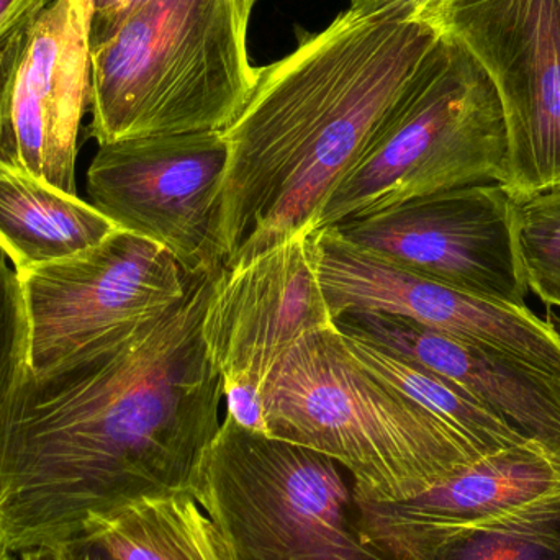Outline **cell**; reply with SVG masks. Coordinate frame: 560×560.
Wrapping results in <instances>:
<instances>
[{
    "mask_svg": "<svg viewBox=\"0 0 560 560\" xmlns=\"http://www.w3.org/2000/svg\"><path fill=\"white\" fill-rule=\"evenodd\" d=\"M312 258L332 319L387 313L516 355L560 377V335L528 306L472 295L407 271L352 245L335 226L310 235Z\"/></svg>",
    "mask_w": 560,
    "mask_h": 560,
    "instance_id": "cell-13",
    "label": "cell"
},
{
    "mask_svg": "<svg viewBox=\"0 0 560 560\" xmlns=\"http://www.w3.org/2000/svg\"><path fill=\"white\" fill-rule=\"evenodd\" d=\"M192 493L229 560H398L362 538L336 460L223 418Z\"/></svg>",
    "mask_w": 560,
    "mask_h": 560,
    "instance_id": "cell-5",
    "label": "cell"
},
{
    "mask_svg": "<svg viewBox=\"0 0 560 560\" xmlns=\"http://www.w3.org/2000/svg\"><path fill=\"white\" fill-rule=\"evenodd\" d=\"M560 492V460L533 444L487 454L400 502L355 499L362 538L404 560L433 536L489 522Z\"/></svg>",
    "mask_w": 560,
    "mask_h": 560,
    "instance_id": "cell-15",
    "label": "cell"
},
{
    "mask_svg": "<svg viewBox=\"0 0 560 560\" xmlns=\"http://www.w3.org/2000/svg\"><path fill=\"white\" fill-rule=\"evenodd\" d=\"M258 0H150L91 51L89 135L125 138L225 131L259 68L248 55Z\"/></svg>",
    "mask_w": 560,
    "mask_h": 560,
    "instance_id": "cell-4",
    "label": "cell"
},
{
    "mask_svg": "<svg viewBox=\"0 0 560 560\" xmlns=\"http://www.w3.org/2000/svg\"><path fill=\"white\" fill-rule=\"evenodd\" d=\"M55 548L58 549L59 555L65 560H117L110 552L105 551L101 545L85 538V536L62 542V545L55 546Z\"/></svg>",
    "mask_w": 560,
    "mask_h": 560,
    "instance_id": "cell-25",
    "label": "cell"
},
{
    "mask_svg": "<svg viewBox=\"0 0 560 560\" xmlns=\"http://www.w3.org/2000/svg\"><path fill=\"white\" fill-rule=\"evenodd\" d=\"M147 2L150 0H82L91 51L104 45Z\"/></svg>",
    "mask_w": 560,
    "mask_h": 560,
    "instance_id": "cell-22",
    "label": "cell"
},
{
    "mask_svg": "<svg viewBox=\"0 0 560 560\" xmlns=\"http://www.w3.org/2000/svg\"><path fill=\"white\" fill-rule=\"evenodd\" d=\"M0 560H20L13 558V552L7 551V549L0 548Z\"/></svg>",
    "mask_w": 560,
    "mask_h": 560,
    "instance_id": "cell-27",
    "label": "cell"
},
{
    "mask_svg": "<svg viewBox=\"0 0 560 560\" xmlns=\"http://www.w3.org/2000/svg\"><path fill=\"white\" fill-rule=\"evenodd\" d=\"M28 348L22 282L0 253V421L28 368Z\"/></svg>",
    "mask_w": 560,
    "mask_h": 560,
    "instance_id": "cell-21",
    "label": "cell"
},
{
    "mask_svg": "<svg viewBox=\"0 0 560 560\" xmlns=\"http://www.w3.org/2000/svg\"><path fill=\"white\" fill-rule=\"evenodd\" d=\"M52 0H0V48L23 25L35 19Z\"/></svg>",
    "mask_w": 560,
    "mask_h": 560,
    "instance_id": "cell-23",
    "label": "cell"
},
{
    "mask_svg": "<svg viewBox=\"0 0 560 560\" xmlns=\"http://www.w3.org/2000/svg\"><path fill=\"white\" fill-rule=\"evenodd\" d=\"M515 240L528 289L560 308V187L515 199Z\"/></svg>",
    "mask_w": 560,
    "mask_h": 560,
    "instance_id": "cell-20",
    "label": "cell"
},
{
    "mask_svg": "<svg viewBox=\"0 0 560 560\" xmlns=\"http://www.w3.org/2000/svg\"><path fill=\"white\" fill-rule=\"evenodd\" d=\"M332 326L306 233L220 269L203 310L202 339L222 378L226 417L268 434L266 381L300 339Z\"/></svg>",
    "mask_w": 560,
    "mask_h": 560,
    "instance_id": "cell-9",
    "label": "cell"
},
{
    "mask_svg": "<svg viewBox=\"0 0 560 560\" xmlns=\"http://www.w3.org/2000/svg\"><path fill=\"white\" fill-rule=\"evenodd\" d=\"M348 10L355 16H374L382 13H397L417 16L430 0H348Z\"/></svg>",
    "mask_w": 560,
    "mask_h": 560,
    "instance_id": "cell-24",
    "label": "cell"
},
{
    "mask_svg": "<svg viewBox=\"0 0 560 560\" xmlns=\"http://www.w3.org/2000/svg\"><path fill=\"white\" fill-rule=\"evenodd\" d=\"M117 230L79 196L0 163V253L16 275L94 248Z\"/></svg>",
    "mask_w": 560,
    "mask_h": 560,
    "instance_id": "cell-16",
    "label": "cell"
},
{
    "mask_svg": "<svg viewBox=\"0 0 560 560\" xmlns=\"http://www.w3.org/2000/svg\"><path fill=\"white\" fill-rule=\"evenodd\" d=\"M19 276L32 371L112 332L156 322L186 296L190 282L163 246L121 229L94 248Z\"/></svg>",
    "mask_w": 560,
    "mask_h": 560,
    "instance_id": "cell-10",
    "label": "cell"
},
{
    "mask_svg": "<svg viewBox=\"0 0 560 560\" xmlns=\"http://www.w3.org/2000/svg\"><path fill=\"white\" fill-rule=\"evenodd\" d=\"M415 19L466 49L495 88L515 199L560 187V0H430Z\"/></svg>",
    "mask_w": 560,
    "mask_h": 560,
    "instance_id": "cell-7",
    "label": "cell"
},
{
    "mask_svg": "<svg viewBox=\"0 0 560 560\" xmlns=\"http://www.w3.org/2000/svg\"><path fill=\"white\" fill-rule=\"evenodd\" d=\"M440 35L413 16L339 13L258 81L223 131V268L312 235L336 187L384 133Z\"/></svg>",
    "mask_w": 560,
    "mask_h": 560,
    "instance_id": "cell-2",
    "label": "cell"
},
{
    "mask_svg": "<svg viewBox=\"0 0 560 560\" xmlns=\"http://www.w3.org/2000/svg\"><path fill=\"white\" fill-rule=\"evenodd\" d=\"M339 336L355 361L440 418L480 456L528 444L450 378L361 336Z\"/></svg>",
    "mask_w": 560,
    "mask_h": 560,
    "instance_id": "cell-18",
    "label": "cell"
},
{
    "mask_svg": "<svg viewBox=\"0 0 560 560\" xmlns=\"http://www.w3.org/2000/svg\"><path fill=\"white\" fill-rule=\"evenodd\" d=\"M262 415L268 436L336 460L371 502L411 499L482 457L355 361L336 326L300 339L276 365Z\"/></svg>",
    "mask_w": 560,
    "mask_h": 560,
    "instance_id": "cell-3",
    "label": "cell"
},
{
    "mask_svg": "<svg viewBox=\"0 0 560 560\" xmlns=\"http://www.w3.org/2000/svg\"><path fill=\"white\" fill-rule=\"evenodd\" d=\"M339 331L385 346L472 395L525 443L560 460V377L516 355L387 313H346Z\"/></svg>",
    "mask_w": 560,
    "mask_h": 560,
    "instance_id": "cell-14",
    "label": "cell"
},
{
    "mask_svg": "<svg viewBox=\"0 0 560 560\" xmlns=\"http://www.w3.org/2000/svg\"><path fill=\"white\" fill-rule=\"evenodd\" d=\"M212 279H190L143 328L26 368L0 421V548H55L131 500L192 492L222 424V378L202 339Z\"/></svg>",
    "mask_w": 560,
    "mask_h": 560,
    "instance_id": "cell-1",
    "label": "cell"
},
{
    "mask_svg": "<svg viewBox=\"0 0 560 560\" xmlns=\"http://www.w3.org/2000/svg\"><path fill=\"white\" fill-rule=\"evenodd\" d=\"M506 170L495 88L466 49L440 36L384 133L326 200L315 232L441 190L503 186Z\"/></svg>",
    "mask_w": 560,
    "mask_h": 560,
    "instance_id": "cell-6",
    "label": "cell"
},
{
    "mask_svg": "<svg viewBox=\"0 0 560 560\" xmlns=\"http://www.w3.org/2000/svg\"><path fill=\"white\" fill-rule=\"evenodd\" d=\"M19 556L20 560H65L56 548L30 549Z\"/></svg>",
    "mask_w": 560,
    "mask_h": 560,
    "instance_id": "cell-26",
    "label": "cell"
},
{
    "mask_svg": "<svg viewBox=\"0 0 560 560\" xmlns=\"http://www.w3.org/2000/svg\"><path fill=\"white\" fill-rule=\"evenodd\" d=\"M339 235L407 271L472 295L526 306L515 197L502 184L428 194L335 225Z\"/></svg>",
    "mask_w": 560,
    "mask_h": 560,
    "instance_id": "cell-11",
    "label": "cell"
},
{
    "mask_svg": "<svg viewBox=\"0 0 560 560\" xmlns=\"http://www.w3.org/2000/svg\"><path fill=\"white\" fill-rule=\"evenodd\" d=\"M82 536L117 560H229L212 520L190 490L131 500L91 520Z\"/></svg>",
    "mask_w": 560,
    "mask_h": 560,
    "instance_id": "cell-17",
    "label": "cell"
},
{
    "mask_svg": "<svg viewBox=\"0 0 560 560\" xmlns=\"http://www.w3.org/2000/svg\"><path fill=\"white\" fill-rule=\"evenodd\" d=\"M229 164L223 131L98 144L88 194L118 229L163 246L189 279L223 268L219 229Z\"/></svg>",
    "mask_w": 560,
    "mask_h": 560,
    "instance_id": "cell-8",
    "label": "cell"
},
{
    "mask_svg": "<svg viewBox=\"0 0 560 560\" xmlns=\"http://www.w3.org/2000/svg\"><path fill=\"white\" fill-rule=\"evenodd\" d=\"M89 107L82 0H52L0 48V163L78 196V140Z\"/></svg>",
    "mask_w": 560,
    "mask_h": 560,
    "instance_id": "cell-12",
    "label": "cell"
},
{
    "mask_svg": "<svg viewBox=\"0 0 560 560\" xmlns=\"http://www.w3.org/2000/svg\"><path fill=\"white\" fill-rule=\"evenodd\" d=\"M404 560H560V492L433 536Z\"/></svg>",
    "mask_w": 560,
    "mask_h": 560,
    "instance_id": "cell-19",
    "label": "cell"
}]
</instances>
